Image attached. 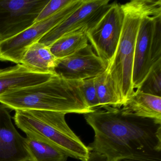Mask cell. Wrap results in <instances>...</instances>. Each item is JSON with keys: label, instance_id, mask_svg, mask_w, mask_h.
I'll use <instances>...</instances> for the list:
<instances>
[{"label": "cell", "instance_id": "10", "mask_svg": "<svg viewBox=\"0 0 161 161\" xmlns=\"http://www.w3.org/2000/svg\"><path fill=\"white\" fill-rule=\"evenodd\" d=\"M107 68L88 44L74 54L58 59L54 73L65 80L82 81L95 78Z\"/></svg>", "mask_w": 161, "mask_h": 161}, {"label": "cell", "instance_id": "8", "mask_svg": "<svg viewBox=\"0 0 161 161\" xmlns=\"http://www.w3.org/2000/svg\"><path fill=\"white\" fill-rule=\"evenodd\" d=\"M50 0L0 1V42L31 26Z\"/></svg>", "mask_w": 161, "mask_h": 161}, {"label": "cell", "instance_id": "14", "mask_svg": "<svg viewBox=\"0 0 161 161\" xmlns=\"http://www.w3.org/2000/svg\"><path fill=\"white\" fill-rule=\"evenodd\" d=\"M121 108L126 113L153 119L161 124V97L136 90Z\"/></svg>", "mask_w": 161, "mask_h": 161}, {"label": "cell", "instance_id": "20", "mask_svg": "<svg viewBox=\"0 0 161 161\" xmlns=\"http://www.w3.org/2000/svg\"><path fill=\"white\" fill-rule=\"evenodd\" d=\"M73 0H50L44 7L34 23L52 16L73 2Z\"/></svg>", "mask_w": 161, "mask_h": 161}, {"label": "cell", "instance_id": "4", "mask_svg": "<svg viewBox=\"0 0 161 161\" xmlns=\"http://www.w3.org/2000/svg\"><path fill=\"white\" fill-rule=\"evenodd\" d=\"M65 114L38 110H17L14 117L18 128L26 134L42 137L68 157L85 161L90 150L69 128Z\"/></svg>", "mask_w": 161, "mask_h": 161}, {"label": "cell", "instance_id": "15", "mask_svg": "<svg viewBox=\"0 0 161 161\" xmlns=\"http://www.w3.org/2000/svg\"><path fill=\"white\" fill-rule=\"evenodd\" d=\"M26 145L30 161H67L68 156L42 137L26 134Z\"/></svg>", "mask_w": 161, "mask_h": 161}, {"label": "cell", "instance_id": "12", "mask_svg": "<svg viewBox=\"0 0 161 161\" xmlns=\"http://www.w3.org/2000/svg\"><path fill=\"white\" fill-rule=\"evenodd\" d=\"M53 74L34 72L20 64L0 69V96L44 82Z\"/></svg>", "mask_w": 161, "mask_h": 161}, {"label": "cell", "instance_id": "2", "mask_svg": "<svg viewBox=\"0 0 161 161\" xmlns=\"http://www.w3.org/2000/svg\"><path fill=\"white\" fill-rule=\"evenodd\" d=\"M0 103L14 111H52L66 114L94 112L84 97L81 81L69 80L56 75L41 83L0 96Z\"/></svg>", "mask_w": 161, "mask_h": 161}, {"label": "cell", "instance_id": "16", "mask_svg": "<svg viewBox=\"0 0 161 161\" xmlns=\"http://www.w3.org/2000/svg\"><path fill=\"white\" fill-rule=\"evenodd\" d=\"M86 28H81L63 36L49 47L57 59H62L74 54L88 44Z\"/></svg>", "mask_w": 161, "mask_h": 161}, {"label": "cell", "instance_id": "3", "mask_svg": "<svg viewBox=\"0 0 161 161\" xmlns=\"http://www.w3.org/2000/svg\"><path fill=\"white\" fill-rule=\"evenodd\" d=\"M121 6L124 18L121 35L115 53L107 69L122 107L135 92L133 68L140 22L146 14L161 8V1L133 0Z\"/></svg>", "mask_w": 161, "mask_h": 161}, {"label": "cell", "instance_id": "17", "mask_svg": "<svg viewBox=\"0 0 161 161\" xmlns=\"http://www.w3.org/2000/svg\"><path fill=\"white\" fill-rule=\"evenodd\" d=\"M94 83L99 103V109L106 107L121 108L107 69L94 78Z\"/></svg>", "mask_w": 161, "mask_h": 161}, {"label": "cell", "instance_id": "1", "mask_svg": "<svg viewBox=\"0 0 161 161\" xmlns=\"http://www.w3.org/2000/svg\"><path fill=\"white\" fill-rule=\"evenodd\" d=\"M95 132L90 151L109 161L124 158L161 159V124L121 108L103 107L84 114Z\"/></svg>", "mask_w": 161, "mask_h": 161}, {"label": "cell", "instance_id": "21", "mask_svg": "<svg viewBox=\"0 0 161 161\" xmlns=\"http://www.w3.org/2000/svg\"><path fill=\"white\" fill-rule=\"evenodd\" d=\"M85 161H109L104 154L95 151H91L88 158Z\"/></svg>", "mask_w": 161, "mask_h": 161}, {"label": "cell", "instance_id": "9", "mask_svg": "<svg viewBox=\"0 0 161 161\" xmlns=\"http://www.w3.org/2000/svg\"><path fill=\"white\" fill-rule=\"evenodd\" d=\"M108 0H85L82 4L65 20L38 41L49 47L65 35L83 28L87 30L99 20L110 6Z\"/></svg>", "mask_w": 161, "mask_h": 161}, {"label": "cell", "instance_id": "22", "mask_svg": "<svg viewBox=\"0 0 161 161\" xmlns=\"http://www.w3.org/2000/svg\"><path fill=\"white\" fill-rule=\"evenodd\" d=\"M116 161H161V159L158 158H124Z\"/></svg>", "mask_w": 161, "mask_h": 161}, {"label": "cell", "instance_id": "19", "mask_svg": "<svg viewBox=\"0 0 161 161\" xmlns=\"http://www.w3.org/2000/svg\"><path fill=\"white\" fill-rule=\"evenodd\" d=\"M82 92L86 104L93 111L99 109V103L94 83V78L81 81Z\"/></svg>", "mask_w": 161, "mask_h": 161}, {"label": "cell", "instance_id": "11", "mask_svg": "<svg viewBox=\"0 0 161 161\" xmlns=\"http://www.w3.org/2000/svg\"><path fill=\"white\" fill-rule=\"evenodd\" d=\"M0 161H30L26 137L17 130L6 107L0 104Z\"/></svg>", "mask_w": 161, "mask_h": 161}, {"label": "cell", "instance_id": "13", "mask_svg": "<svg viewBox=\"0 0 161 161\" xmlns=\"http://www.w3.org/2000/svg\"><path fill=\"white\" fill-rule=\"evenodd\" d=\"M57 60L49 47L37 41L27 48L20 64L34 72L55 75Z\"/></svg>", "mask_w": 161, "mask_h": 161}, {"label": "cell", "instance_id": "5", "mask_svg": "<svg viewBox=\"0 0 161 161\" xmlns=\"http://www.w3.org/2000/svg\"><path fill=\"white\" fill-rule=\"evenodd\" d=\"M161 59V8L146 14L141 19L136 36L132 84L137 89L153 64Z\"/></svg>", "mask_w": 161, "mask_h": 161}, {"label": "cell", "instance_id": "6", "mask_svg": "<svg viewBox=\"0 0 161 161\" xmlns=\"http://www.w3.org/2000/svg\"><path fill=\"white\" fill-rule=\"evenodd\" d=\"M85 0H73V2L52 16L37 23L16 36L0 42V61L20 64L26 50L37 42L48 32L60 24L75 12Z\"/></svg>", "mask_w": 161, "mask_h": 161}, {"label": "cell", "instance_id": "18", "mask_svg": "<svg viewBox=\"0 0 161 161\" xmlns=\"http://www.w3.org/2000/svg\"><path fill=\"white\" fill-rule=\"evenodd\" d=\"M136 90L161 97V59L153 64L147 77Z\"/></svg>", "mask_w": 161, "mask_h": 161}, {"label": "cell", "instance_id": "7", "mask_svg": "<svg viewBox=\"0 0 161 161\" xmlns=\"http://www.w3.org/2000/svg\"><path fill=\"white\" fill-rule=\"evenodd\" d=\"M121 4L114 2L99 20L86 31L96 54L108 67L115 53L124 21Z\"/></svg>", "mask_w": 161, "mask_h": 161}]
</instances>
